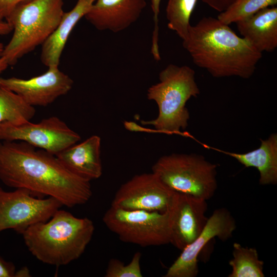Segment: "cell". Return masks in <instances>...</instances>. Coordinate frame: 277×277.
Listing matches in <instances>:
<instances>
[{"label": "cell", "mask_w": 277, "mask_h": 277, "mask_svg": "<svg viewBox=\"0 0 277 277\" xmlns=\"http://www.w3.org/2000/svg\"><path fill=\"white\" fill-rule=\"evenodd\" d=\"M35 112L34 107L16 93L0 87V126L5 123L18 125L30 122Z\"/></svg>", "instance_id": "d6986e66"}, {"label": "cell", "mask_w": 277, "mask_h": 277, "mask_svg": "<svg viewBox=\"0 0 277 277\" xmlns=\"http://www.w3.org/2000/svg\"><path fill=\"white\" fill-rule=\"evenodd\" d=\"M62 206L53 197H36L25 189L6 191L0 187V232L12 229L22 234L30 226L49 220Z\"/></svg>", "instance_id": "ba28073f"}, {"label": "cell", "mask_w": 277, "mask_h": 277, "mask_svg": "<svg viewBox=\"0 0 277 277\" xmlns=\"http://www.w3.org/2000/svg\"><path fill=\"white\" fill-rule=\"evenodd\" d=\"M0 180L36 197H53L68 207L85 204L92 194L90 181L71 172L55 155L22 141L0 142Z\"/></svg>", "instance_id": "6da1fadb"}, {"label": "cell", "mask_w": 277, "mask_h": 277, "mask_svg": "<svg viewBox=\"0 0 277 277\" xmlns=\"http://www.w3.org/2000/svg\"><path fill=\"white\" fill-rule=\"evenodd\" d=\"M277 0H235L217 18L229 25L245 19L267 7L275 6Z\"/></svg>", "instance_id": "7402d4cb"}, {"label": "cell", "mask_w": 277, "mask_h": 277, "mask_svg": "<svg viewBox=\"0 0 277 277\" xmlns=\"http://www.w3.org/2000/svg\"><path fill=\"white\" fill-rule=\"evenodd\" d=\"M81 140L80 135L57 116L44 118L38 123L30 122L0 126V141H22L56 155Z\"/></svg>", "instance_id": "9c48e42d"}, {"label": "cell", "mask_w": 277, "mask_h": 277, "mask_svg": "<svg viewBox=\"0 0 277 277\" xmlns=\"http://www.w3.org/2000/svg\"><path fill=\"white\" fill-rule=\"evenodd\" d=\"M4 48L3 44L0 42V74L5 71L9 66L7 62L1 56Z\"/></svg>", "instance_id": "f1b7e54d"}, {"label": "cell", "mask_w": 277, "mask_h": 277, "mask_svg": "<svg viewBox=\"0 0 277 277\" xmlns=\"http://www.w3.org/2000/svg\"><path fill=\"white\" fill-rule=\"evenodd\" d=\"M216 11L222 12L226 10L235 0H202Z\"/></svg>", "instance_id": "4316f807"}, {"label": "cell", "mask_w": 277, "mask_h": 277, "mask_svg": "<svg viewBox=\"0 0 277 277\" xmlns=\"http://www.w3.org/2000/svg\"><path fill=\"white\" fill-rule=\"evenodd\" d=\"M159 78V82L150 86L147 93L148 99L157 104L158 115L150 121H141V124L153 126L155 132L181 133L190 118L186 103L200 93L195 71L186 65L170 64L160 72Z\"/></svg>", "instance_id": "277c9868"}, {"label": "cell", "mask_w": 277, "mask_h": 277, "mask_svg": "<svg viewBox=\"0 0 277 277\" xmlns=\"http://www.w3.org/2000/svg\"><path fill=\"white\" fill-rule=\"evenodd\" d=\"M103 221L125 243L148 247L170 242L169 210L160 212L128 210L110 206L105 213Z\"/></svg>", "instance_id": "52a82bcc"}, {"label": "cell", "mask_w": 277, "mask_h": 277, "mask_svg": "<svg viewBox=\"0 0 277 277\" xmlns=\"http://www.w3.org/2000/svg\"><path fill=\"white\" fill-rule=\"evenodd\" d=\"M101 146L100 137L94 135L67 148L55 156L71 172L90 182L102 174Z\"/></svg>", "instance_id": "9a60e30c"}, {"label": "cell", "mask_w": 277, "mask_h": 277, "mask_svg": "<svg viewBox=\"0 0 277 277\" xmlns=\"http://www.w3.org/2000/svg\"><path fill=\"white\" fill-rule=\"evenodd\" d=\"M15 272L13 263L6 261L0 256V277H15Z\"/></svg>", "instance_id": "484cf974"}, {"label": "cell", "mask_w": 277, "mask_h": 277, "mask_svg": "<svg viewBox=\"0 0 277 277\" xmlns=\"http://www.w3.org/2000/svg\"><path fill=\"white\" fill-rule=\"evenodd\" d=\"M141 253L135 252L127 265L117 259H111L106 270L105 277H142L141 269Z\"/></svg>", "instance_id": "603a6c76"}, {"label": "cell", "mask_w": 277, "mask_h": 277, "mask_svg": "<svg viewBox=\"0 0 277 277\" xmlns=\"http://www.w3.org/2000/svg\"><path fill=\"white\" fill-rule=\"evenodd\" d=\"M216 168L202 155L172 153L160 157L152 171L173 191L207 201L217 189Z\"/></svg>", "instance_id": "8992f818"}, {"label": "cell", "mask_w": 277, "mask_h": 277, "mask_svg": "<svg viewBox=\"0 0 277 277\" xmlns=\"http://www.w3.org/2000/svg\"><path fill=\"white\" fill-rule=\"evenodd\" d=\"M95 1L77 0L71 10L64 12L55 30L42 45L41 60L44 65L47 67L59 66L62 53L71 32Z\"/></svg>", "instance_id": "e0dca14e"}, {"label": "cell", "mask_w": 277, "mask_h": 277, "mask_svg": "<svg viewBox=\"0 0 277 277\" xmlns=\"http://www.w3.org/2000/svg\"><path fill=\"white\" fill-rule=\"evenodd\" d=\"M207 201L191 195L175 192L169 209L170 242L182 250L201 233L208 219Z\"/></svg>", "instance_id": "4fadbf2b"}, {"label": "cell", "mask_w": 277, "mask_h": 277, "mask_svg": "<svg viewBox=\"0 0 277 277\" xmlns=\"http://www.w3.org/2000/svg\"><path fill=\"white\" fill-rule=\"evenodd\" d=\"M198 0H168L166 15L169 29L185 40L191 25L190 18Z\"/></svg>", "instance_id": "44dd1931"}, {"label": "cell", "mask_w": 277, "mask_h": 277, "mask_svg": "<svg viewBox=\"0 0 277 277\" xmlns=\"http://www.w3.org/2000/svg\"><path fill=\"white\" fill-rule=\"evenodd\" d=\"M31 0H0V20L6 19L19 5Z\"/></svg>", "instance_id": "d4e9b609"}, {"label": "cell", "mask_w": 277, "mask_h": 277, "mask_svg": "<svg viewBox=\"0 0 277 277\" xmlns=\"http://www.w3.org/2000/svg\"><path fill=\"white\" fill-rule=\"evenodd\" d=\"M12 31V28L6 22L0 20V35H5Z\"/></svg>", "instance_id": "83f0119b"}, {"label": "cell", "mask_w": 277, "mask_h": 277, "mask_svg": "<svg viewBox=\"0 0 277 277\" xmlns=\"http://www.w3.org/2000/svg\"><path fill=\"white\" fill-rule=\"evenodd\" d=\"M236 226L235 219L228 209L225 208L215 209L208 217L201 233L182 250L163 276H196L199 272L198 256L204 246L214 238L222 241L230 239Z\"/></svg>", "instance_id": "8fae6325"}, {"label": "cell", "mask_w": 277, "mask_h": 277, "mask_svg": "<svg viewBox=\"0 0 277 277\" xmlns=\"http://www.w3.org/2000/svg\"><path fill=\"white\" fill-rule=\"evenodd\" d=\"M242 36L258 51L272 52L277 47V7L263 9L235 23Z\"/></svg>", "instance_id": "2e32d148"}, {"label": "cell", "mask_w": 277, "mask_h": 277, "mask_svg": "<svg viewBox=\"0 0 277 277\" xmlns=\"http://www.w3.org/2000/svg\"><path fill=\"white\" fill-rule=\"evenodd\" d=\"M63 0H31L17 7L6 19L13 35L1 56L9 65L42 45L64 13Z\"/></svg>", "instance_id": "5b68a950"}, {"label": "cell", "mask_w": 277, "mask_h": 277, "mask_svg": "<svg viewBox=\"0 0 277 277\" xmlns=\"http://www.w3.org/2000/svg\"><path fill=\"white\" fill-rule=\"evenodd\" d=\"M183 46L196 66L216 78H249L262 57V53L228 25L211 16L190 26Z\"/></svg>", "instance_id": "7a4b0ae2"}, {"label": "cell", "mask_w": 277, "mask_h": 277, "mask_svg": "<svg viewBox=\"0 0 277 277\" xmlns=\"http://www.w3.org/2000/svg\"><path fill=\"white\" fill-rule=\"evenodd\" d=\"M30 276L29 269L26 267H22L18 271H16L15 277Z\"/></svg>", "instance_id": "f546056e"}, {"label": "cell", "mask_w": 277, "mask_h": 277, "mask_svg": "<svg viewBox=\"0 0 277 277\" xmlns=\"http://www.w3.org/2000/svg\"><path fill=\"white\" fill-rule=\"evenodd\" d=\"M260 146L245 153L226 152L245 167H254L260 173L261 185L277 183V134L272 133L265 140H261Z\"/></svg>", "instance_id": "ac0fdd59"}, {"label": "cell", "mask_w": 277, "mask_h": 277, "mask_svg": "<svg viewBox=\"0 0 277 277\" xmlns=\"http://www.w3.org/2000/svg\"><path fill=\"white\" fill-rule=\"evenodd\" d=\"M175 193L153 172L142 173L121 186L111 206L128 210L165 212L169 209Z\"/></svg>", "instance_id": "30bf717a"}, {"label": "cell", "mask_w": 277, "mask_h": 277, "mask_svg": "<svg viewBox=\"0 0 277 277\" xmlns=\"http://www.w3.org/2000/svg\"><path fill=\"white\" fill-rule=\"evenodd\" d=\"M232 271L228 277H264V262L255 248L233 245L232 258L229 262Z\"/></svg>", "instance_id": "ffe728a7"}, {"label": "cell", "mask_w": 277, "mask_h": 277, "mask_svg": "<svg viewBox=\"0 0 277 277\" xmlns=\"http://www.w3.org/2000/svg\"><path fill=\"white\" fill-rule=\"evenodd\" d=\"M94 231L93 222L89 218L77 217L59 209L50 220L30 226L22 234L29 251L37 260L58 266L78 259Z\"/></svg>", "instance_id": "3957f363"}, {"label": "cell", "mask_w": 277, "mask_h": 277, "mask_svg": "<svg viewBox=\"0 0 277 277\" xmlns=\"http://www.w3.org/2000/svg\"><path fill=\"white\" fill-rule=\"evenodd\" d=\"M146 0H95L85 18L98 30L122 31L140 18Z\"/></svg>", "instance_id": "5bb4252c"}, {"label": "cell", "mask_w": 277, "mask_h": 277, "mask_svg": "<svg viewBox=\"0 0 277 277\" xmlns=\"http://www.w3.org/2000/svg\"><path fill=\"white\" fill-rule=\"evenodd\" d=\"M162 0H151V6L153 14L154 29L152 37L151 53L156 61L161 60L159 46V16Z\"/></svg>", "instance_id": "cb8c5ba5"}, {"label": "cell", "mask_w": 277, "mask_h": 277, "mask_svg": "<svg viewBox=\"0 0 277 277\" xmlns=\"http://www.w3.org/2000/svg\"><path fill=\"white\" fill-rule=\"evenodd\" d=\"M44 74L29 79L0 76V87L21 96L29 105L47 106L72 89L73 81L58 66L48 67Z\"/></svg>", "instance_id": "7c38bea8"}]
</instances>
